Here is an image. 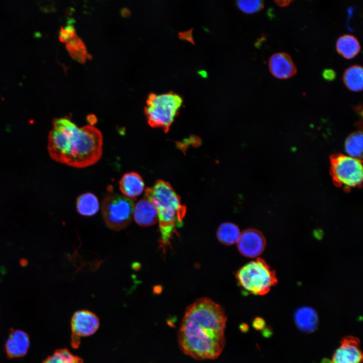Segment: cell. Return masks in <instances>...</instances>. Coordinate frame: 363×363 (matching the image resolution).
I'll use <instances>...</instances> for the list:
<instances>
[{"instance_id":"ac0fdd59","label":"cell","mask_w":363,"mask_h":363,"mask_svg":"<svg viewBox=\"0 0 363 363\" xmlns=\"http://www.w3.org/2000/svg\"><path fill=\"white\" fill-rule=\"evenodd\" d=\"M217 237L222 244L230 246L238 240L240 232L238 227L231 222H224L220 225L217 230Z\"/></svg>"},{"instance_id":"44dd1931","label":"cell","mask_w":363,"mask_h":363,"mask_svg":"<svg viewBox=\"0 0 363 363\" xmlns=\"http://www.w3.org/2000/svg\"><path fill=\"white\" fill-rule=\"evenodd\" d=\"M66 43L69 52L74 58L81 62L86 59L88 54L85 45L76 34Z\"/></svg>"},{"instance_id":"484cf974","label":"cell","mask_w":363,"mask_h":363,"mask_svg":"<svg viewBox=\"0 0 363 363\" xmlns=\"http://www.w3.org/2000/svg\"><path fill=\"white\" fill-rule=\"evenodd\" d=\"M253 326L257 330H262L265 327V322L263 318L257 317L254 320Z\"/></svg>"},{"instance_id":"5b68a950","label":"cell","mask_w":363,"mask_h":363,"mask_svg":"<svg viewBox=\"0 0 363 363\" xmlns=\"http://www.w3.org/2000/svg\"><path fill=\"white\" fill-rule=\"evenodd\" d=\"M183 104V99L172 92L150 94L146 101L145 114L149 125L167 130Z\"/></svg>"},{"instance_id":"7c38bea8","label":"cell","mask_w":363,"mask_h":363,"mask_svg":"<svg viewBox=\"0 0 363 363\" xmlns=\"http://www.w3.org/2000/svg\"><path fill=\"white\" fill-rule=\"evenodd\" d=\"M30 346L28 335L23 331L15 330L11 332L6 342L5 350L10 358H18L27 353Z\"/></svg>"},{"instance_id":"603a6c76","label":"cell","mask_w":363,"mask_h":363,"mask_svg":"<svg viewBox=\"0 0 363 363\" xmlns=\"http://www.w3.org/2000/svg\"><path fill=\"white\" fill-rule=\"evenodd\" d=\"M237 5L241 11L248 14L257 12L264 7L263 1L260 0L238 1Z\"/></svg>"},{"instance_id":"6da1fadb","label":"cell","mask_w":363,"mask_h":363,"mask_svg":"<svg viewBox=\"0 0 363 363\" xmlns=\"http://www.w3.org/2000/svg\"><path fill=\"white\" fill-rule=\"evenodd\" d=\"M227 317L222 308L210 298L202 297L189 306L178 333L182 351L198 360L214 359L225 344Z\"/></svg>"},{"instance_id":"8fae6325","label":"cell","mask_w":363,"mask_h":363,"mask_svg":"<svg viewBox=\"0 0 363 363\" xmlns=\"http://www.w3.org/2000/svg\"><path fill=\"white\" fill-rule=\"evenodd\" d=\"M268 66L272 75L280 79L291 78L297 72L291 57L285 52H278L271 55Z\"/></svg>"},{"instance_id":"ba28073f","label":"cell","mask_w":363,"mask_h":363,"mask_svg":"<svg viewBox=\"0 0 363 363\" xmlns=\"http://www.w3.org/2000/svg\"><path fill=\"white\" fill-rule=\"evenodd\" d=\"M72 332V344L77 347L79 342L78 340L82 337L93 334L99 326L98 318L92 312L87 310L76 312L71 320Z\"/></svg>"},{"instance_id":"e0dca14e","label":"cell","mask_w":363,"mask_h":363,"mask_svg":"<svg viewBox=\"0 0 363 363\" xmlns=\"http://www.w3.org/2000/svg\"><path fill=\"white\" fill-rule=\"evenodd\" d=\"M343 81L350 90L358 92L362 90L363 69L359 65H353L347 68L343 75Z\"/></svg>"},{"instance_id":"2e32d148","label":"cell","mask_w":363,"mask_h":363,"mask_svg":"<svg viewBox=\"0 0 363 363\" xmlns=\"http://www.w3.org/2000/svg\"><path fill=\"white\" fill-rule=\"evenodd\" d=\"M337 52L346 59L355 57L360 51V45L353 35L345 34L338 38L336 43Z\"/></svg>"},{"instance_id":"8992f818","label":"cell","mask_w":363,"mask_h":363,"mask_svg":"<svg viewBox=\"0 0 363 363\" xmlns=\"http://www.w3.org/2000/svg\"><path fill=\"white\" fill-rule=\"evenodd\" d=\"M135 203L124 195L108 193L102 204V213L105 223L113 230L125 228L131 222Z\"/></svg>"},{"instance_id":"5bb4252c","label":"cell","mask_w":363,"mask_h":363,"mask_svg":"<svg viewBox=\"0 0 363 363\" xmlns=\"http://www.w3.org/2000/svg\"><path fill=\"white\" fill-rule=\"evenodd\" d=\"M119 187L124 196L135 199L144 191L145 184L142 177L138 173L131 172L125 173L119 183Z\"/></svg>"},{"instance_id":"277c9868","label":"cell","mask_w":363,"mask_h":363,"mask_svg":"<svg viewBox=\"0 0 363 363\" xmlns=\"http://www.w3.org/2000/svg\"><path fill=\"white\" fill-rule=\"evenodd\" d=\"M235 276L238 284L244 289L258 295L267 294L277 283L275 271L264 259L259 258L241 267Z\"/></svg>"},{"instance_id":"4fadbf2b","label":"cell","mask_w":363,"mask_h":363,"mask_svg":"<svg viewBox=\"0 0 363 363\" xmlns=\"http://www.w3.org/2000/svg\"><path fill=\"white\" fill-rule=\"evenodd\" d=\"M133 214L136 223L142 226L152 225L158 221V214L155 207L146 198L139 200L135 205Z\"/></svg>"},{"instance_id":"7a4b0ae2","label":"cell","mask_w":363,"mask_h":363,"mask_svg":"<svg viewBox=\"0 0 363 363\" xmlns=\"http://www.w3.org/2000/svg\"><path fill=\"white\" fill-rule=\"evenodd\" d=\"M102 145V135L93 125L79 128L68 116L53 121L48 150L57 162L78 168L93 165L101 157Z\"/></svg>"},{"instance_id":"7402d4cb","label":"cell","mask_w":363,"mask_h":363,"mask_svg":"<svg viewBox=\"0 0 363 363\" xmlns=\"http://www.w3.org/2000/svg\"><path fill=\"white\" fill-rule=\"evenodd\" d=\"M362 135L361 133L353 134L349 137L345 144L347 155L358 158L362 152Z\"/></svg>"},{"instance_id":"ffe728a7","label":"cell","mask_w":363,"mask_h":363,"mask_svg":"<svg viewBox=\"0 0 363 363\" xmlns=\"http://www.w3.org/2000/svg\"><path fill=\"white\" fill-rule=\"evenodd\" d=\"M43 363H84L80 357L72 354L66 348L55 350Z\"/></svg>"},{"instance_id":"d4e9b609","label":"cell","mask_w":363,"mask_h":363,"mask_svg":"<svg viewBox=\"0 0 363 363\" xmlns=\"http://www.w3.org/2000/svg\"><path fill=\"white\" fill-rule=\"evenodd\" d=\"M322 76L326 80L331 81L335 80L336 74L333 70L327 69L323 71Z\"/></svg>"},{"instance_id":"d6986e66","label":"cell","mask_w":363,"mask_h":363,"mask_svg":"<svg viewBox=\"0 0 363 363\" xmlns=\"http://www.w3.org/2000/svg\"><path fill=\"white\" fill-rule=\"evenodd\" d=\"M77 210L81 215L86 216L96 214L99 208L97 198L91 193L80 195L77 200Z\"/></svg>"},{"instance_id":"30bf717a","label":"cell","mask_w":363,"mask_h":363,"mask_svg":"<svg viewBox=\"0 0 363 363\" xmlns=\"http://www.w3.org/2000/svg\"><path fill=\"white\" fill-rule=\"evenodd\" d=\"M359 345V339L355 337H344L333 355L331 363H362L363 354Z\"/></svg>"},{"instance_id":"cb8c5ba5","label":"cell","mask_w":363,"mask_h":363,"mask_svg":"<svg viewBox=\"0 0 363 363\" xmlns=\"http://www.w3.org/2000/svg\"><path fill=\"white\" fill-rule=\"evenodd\" d=\"M76 34V33L73 26L68 24L60 28L59 39L61 41L66 43Z\"/></svg>"},{"instance_id":"4316f807","label":"cell","mask_w":363,"mask_h":363,"mask_svg":"<svg viewBox=\"0 0 363 363\" xmlns=\"http://www.w3.org/2000/svg\"><path fill=\"white\" fill-rule=\"evenodd\" d=\"M292 1H275V3L280 7H284L289 5Z\"/></svg>"},{"instance_id":"3957f363","label":"cell","mask_w":363,"mask_h":363,"mask_svg":"<svg viewBox=\"0 0 363 363\" xmlns=\"http://www.w3.org/2000/svg\"><path fill=\"white\" fill-rule=\"evenodd\" d=\"M145 198L152 203L157 210L160 243L164 250L170 245L176 229L183 225L186 207L171 186L163 180H158L153 187L147 188Z\"/></svg>"},{"instance_id":"52a82bcc","label":"cell","mask_w":363,"mask_h":363,"mask_svg":"<svg viewBox=\"0 0 363 363\" xmlns=\"http://www.w3.org/2000/svg\"><path fill=\"white\" fill-rule=\"evenodd\" d=\"M335 180L346 187L358 185L362 179V166L358 158L348 155L336 157L332 163Z\"/></svg>"},{"instance_id":"9a60e30c","label":"cell","mask_w":363,"mask_h":363,"mask_svg":"<svg viewBox=\"0 0 363 363\" xmlns=\"http://www.w3.org/2000/svg\"><path fill=\"white\" fill-rule=\"evenodd\" d=\"M294 320L298 329L306 332H313L318 325V317L316 311L309 307L297 309L295 313Z\"/></svg>"},{"instance_id":"9c48e42d","label":"cell","mask_w":363,"mask_h":363,"mask_svg":"<svg viewBox=\"0 0 363 363\" xmlns=\"http://www.w3.org/2000/svg\"><path fill=\"white\" fill-rule=\"evenodd\" d=\"M266 239L259 230L249 228L244 230L237 243L239 252L248 258H256L261 255L266 247Z\"/></svg>"}]
</instances>
